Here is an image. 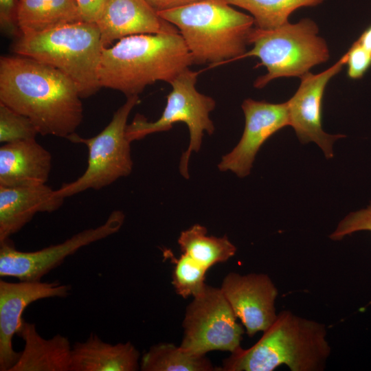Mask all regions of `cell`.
I'll return each mask as SVG.
<instances>
[{
  "mask_svg": "<svg viewBox=\"0 0 371 371\" xmlns=\"http://www.w3.org/2000/svg\"><path fill=\"white\" fill-rule=\"evenodd\" d=\"M76 84L58 69L17 55L0 58V102L27 117L42 135L67 137L83 118Z\"/></svg>",
  "mask_w": 371,
  "mask_h": 371,
  "instance_id": "6da1fadb",
  "label": "cell"
},
{
  "mask_svg": "<svg viewBox=\"0 0 371 371\" xmlns=\"http://www.w3.org/2000/svg\"><path fill=\"white\" fill-rule=\"evenodd\" d=\"M192 64L179 31L135 34L102 47L99 82L126 97L138 95L157 81L170 83Z\"/></svg>",
  "mask_w": 371,
  "mask_h": 371,
  "instance_id": "7a4b0ae2",
  "label": "cell"
},
{
  "mask_svg": "<svg viewBox=\"0 0 371 371\" xmlns=\"http://www.w3.org/2000/svg\"><path fill=\"white\" fill-rule=\"evenodd\" d=\"M330 352L325 324L283 311L254 345L232 352L220 370L273 371L285 365L291 371H322Z\"/></svg>",
  "mask_w": 371,
  "mask_h": 371,
  "instance_id": "3957f363",
  "label": "cell"
},
{
  "mask_svg": "<svg viewBox=\"0 0 371 371\" xmlns=\"http://www.w3.org/2000/svg\"><path fill=\"white\" fill-rule=\"evenodd\" d=\"M158 14L177 27L194 64L218 65L242 58L255 26L251 14L225 0H200Z\"/></svg>",
  "mask_w": 371,
  "mask_h": 371,
  "instance_id": "277c9868",
  "label": "cell"
},
{
  "mask_svg": "<svg viewBox=\"0 0 371 371\" xmlns=\"http://www.w3.org/2000/svg\"><path fill=\"white\" fill-rule=\"evenodd\" d=\"M102 45L95 23L80 21L33 34H21L11 46L17 55L47 64L69 77L81 98L100 88L98 71Z\"/></svg>",
  "mask_w": 371,
  "mask_h": 371,
  "instance_id": "5b68a950",
  "label": "cell"
},
{
  "mask_svg": "<svg viewBox=\"0 0 371 371\" xmlns=\"http://www.w3.org/2000/svg\"><path fill=\"white\" fill-rule=\"evenodd\" d=\"M252 48L243 58L256 57V67L267 69L265 75L255 80L254 86L261 89L271 80L282 77H298L315 65L326 62L330 52L326 41L319 35L317 23L308 18L295 23L289 22L274 29L254 27L249 38Z\"/></svg>",
  "mask_w": 371,
  "mask_h": 371,
  "instance_id": "8992f818",
  "label": "cell"
},
{
  "mask_svg": "<svg viewBox=\"0 0 371 371\" xmlns=\"http://www.w3.org/2000/svg\"><path fill=\"white\" fill-rule=\"evenodd\" d=\"M198 76L199 72L190 68L180 73L170 82L172 90L166 97L160 117L149 122L144 115L137 114L126 129V137L132 142L152 133L169 131L175 123H185L189 130L190 142L181 155L179 171L186 179L189 178L188 162L192 152L200 150L205 132L212 135L214 131L210 113L215 108L216 102L196 89Z\"/></svg>",
  "mask_w": 371,
  "mask_h": 371,
  "instance_id": "52a82bcc",
  "label": "cell"
},
{
  "mask_svg": "<svg viewBox=\"0 0 371 371\" xmlns=\"http://www.w3.org/2000/svg\"><path fill=\"white\" fill-rule=\"evenodd\" d=\"M138 102V95L127 97L109 124L93 137L84 138L76 133L67 137L71 142L87 146L88 164L79 178L55 190L58 196L65 199L89 189L98 190L131 174L133 165L131 142L126 137V129L129 114Z\"/></svg>",
  "mask_w": 371,
  "mask_h": 371,
  "instance_id": "ba28073f",
  "label": "cell"
},
{
  "mask_svg": "<svg viewBox=\"0 0 371 371\" xmlns=\"http://www.w3.org/2000/svg\"><path fill=\"white\" fill-rule=\"evenodd\" d=\"M220 288L206 284L187 306L180 346L198 355L214 350L233 352L238 349L244 333Z\"/></svg>",
  "mask_w": 371,
  "mask_h": 371,
  "instance_id": "9c48e42d",
  "label": "cell"
},
{
  "mask_svg": "<svg viewBox=\"0 0 371 371\" xmlns=\"http://www.w3.org/2000/svg\"><path fill=\"white\" fill-rule=\"evenodd\" d=\"M124 218L122 212L115 210L103 224L79 232L63 243L34 251L17 250L10 238L1 242L0 276L40 281L80 249L117 232Z\"/></svg>",
  "mask_w": 371,
  "mask_h": 371,
  "instance_id": "30bf717a",
  "label": "cell"
},
{
  "mask_svg": "<svg viewBox=\"0 0 371 371\" xmlns=\"http://www.w3.org/2000/svg\"><path fill=\"white\" fill-rule=\"evenodd\" d=\"M344 54L335 63L319 74L310 71L302 76L295 94L288 100L290 126L302 144L315 142L326 159L333 158L334 142L344 135L326 133L322 124V100L329 81L346 65Z\"/></svg>",
  "mask_w": 371,
  "mask_h": 371,
  "instance_id": "8fae6325",
  "label": "cell"
},
{
  "mask_svg": "<svg viewBox=\"0 0 371 371\" xmlns=\"http://www.w3.org/2000/svg\"><path fill=\"white\" fill-rule=\"evenodd\" d=\"M245 128L238 144L218 164L221 171H231L239 177L247 176L264 143L273 134L290 126L287 102L271 103L245 99L242 105Z\"/></svg>",
  "mask_w": 371,
  "mask_h": 371,
  "instance_id": "7c38bea8",
  "label": "cell"
},
{
  "mask_svg": "<svg viewBox=\"0 0 371 371\" xmlns=\"http://www.w3.org/2000/svg\"><path fill=\"white\" fill-rule=\"evenodd\" d=\"M71 286L58 281L51 282L0 280V370L10 371L21 352L13 348L12 339L19 330L25 308L37 300L67 297Z\"/></svg>",
  "mask_w": 371,
  "mask_h": 371,
  "instance_id": "4fadbf2b",
  "label": "cell"
},
{
  "mask_svg": "<svg viewBox=\"0 0 371 371\" xmlns=\"http://www.w3.org/2000/svg\"><path fill=\"white\" fill-rule=\"evenodd\" d=\"M220 289L249 337L265 331L276 319L278 291L268 275L231 272Z\"/></svg>",
  "mask_w": 371,
  "mask_h": 371,
  "instance_id": "5bb4252c",
  "label": "cell"
},
{
  "mask_svg": "<svg viewBox=\"0 0 371 371\" xmlns=\"http://www.w3.org/2000/svg\"><path fill=\"white\" fill-rule=\"evenodd\" d=\"M95 23L103 47L131 35L178 31L146 0H107Z\"/></svg>",
  "mask_w": 371,
  "mask_h": 371,
  "instance_id": "9a60e30c",
  "label": "cell"
},
{
  "mask_svg": "<svg viewBox=\"0 0 371 371\" xmlns=\"http://www.w3.org/2000/svg\"><path fill=\"white\" fill-rule=\"evenodd\" d=\"M64 200L46 184L0 186V243L19 232L37 213L57 210Z\"/></svg>",
  "mask_w": 371,
  "mask_h": 371,
  "instance_id": "2e32d148",
  "label": "cell"
},
{
  "mask_svg": "<svg viewBox=\"0 0 371 371\" xmlns=\"http://www.w3.org/2000/svg\"><path fill=\"white\" fill-rule=\"evenodd\" d=\"M52 161L51 153L36 139L4 144L0 148V186L46 184Z\"/></svg>",
  "mask_w": 371,
  "mask_h": 371,
  "instance_id": "e0dca14e",
  "label": "cell"
},
{
  "mask_svg": "<svg viewBox=\"0 0 371 371\" xmlns=\"http://www.w3.org/2000/svg\"><path fill=\"white\" fill-rule=\"evenodd\" d=\"M140 353L131 341L111 344L91 333L71 348L69 371H137Z\"/></svg>",
  "mask_w": 371,
  "mask_h": 371,
  "instance_id": "ac0fdd59",
  "label": "cell"
},
{
  "mask_svg": "<svg viewBox=\"0 0 371 371\" xmlns=\"http://www.w3.org/2000/svg\"><path fill=\"white\" fill-rule=\"evenodd\" d=\"M16 335L24 348L10 371H69L72 346L67 337L56 334L45 339L34 324L25 320Z\"/></svg>",
  "mask_w": 371,
  "mask_h": 371,
  "instance_id": "d6986e66",
  "label": "cell"
},
{
  "mask_svg": "<svg viewBox=\"0 0 371 371\" xmlns=\"http://www.w3.org/2000/svg\"><path fill=\"white\" fill-rule=\"evenodd\" d=\"M80 21L76 0H19V25L22 34L42 33Z\"/></svg>",
  "mask_w": 371,
  "mask_h": 371,
  "instance_id": "ffe728a7",
  "label": "cell"
},
{
  "mask_svg": "<svg viewBox=\"0 0 371 371\" xmlns=\"http://www.w3.org/2000/svg\"><path fill=\"white\" fill-rule=\"evenodd\" d=\"M205 227L195 224L181 232L178 244L186 254L207 268L224 262L234 256L236 247L227 236H207Z\"/></svg>",
  "mask_w": 371,
  "mask_h": 371,
  "instance_id": "44dd1931",
  "label": "cell"
},
{
  "mask_svg": "<svg viewBox=\"0 0 371 371\" xmlns=\"http://www.w3.org/2000/svg\"><path fill=\"white\" fill-rule=\"evenodd\" d=\"M142 371L214 370L205 355L189 352L180 346L161 343L152 346L140 359Z\"/></svg>",
  "mask_w": 371,
  "mask_h": 371,
  "instance_id": "7402d4cb",
  "label": "cell"
},
{
  "mask_svg": "<svg viewBox=\"0 0 371 371\" xmlns=\"http://www.w3.org/2000/svg\"><path fill=\"white\" fill-rule=\"evenodd\" d=\"M253 16L255 27L270 30L289 22V16L302 7L315 6L324 0H225Z\"/></svg>",
  "mask_w": 371,
  "mask_h": 371,
  "instance_id": "603a6c76",
  "label": "cell"
},
{
  "mask_svg": "<svg viewBox=\"0 0 371 371\" xmlns=\"http://www.w3.org/2000/svg\"><path fill=\"white\" fill-rule=\"evenodd\" d=\"M172 261L175 268L172 284L176 293L183 298L201 293L206 286L205 278L208 269L186 254L178 258H172Z\"/></svg>",
  "mask_w": 371,
  "mask_h": 371,
  "instance_id": "cb8c5ba5",
  "label": "cell"
},
{
  "mask_svg": "<svg viewBox=\"0 0 371 371\" xmlns=\"http://www.w3.org/2000/svg\"><path fill=\"white\" fill-rule=\"evenodd\" d=\"M38 131L26 116L0 102V142L3 144L35 139Z\"/></svg>",
  "mask_w": 371,
  "mask_h": 371,
  "instance_id": "d4e9b609",
  "label": "cell"
},
{
  "mask_svg": "<svg viewBox=\"0 0 371 371\" xmlns=\"http://www.w3.org/2000/svg\"><path fill=\"white\" fill-rule=\"evenodd\" d=\"M360 231L371 232V203L366 207L346 215L329 238L333 240H341L345 236Z\"/></svg>",
  "mask_w": 371,
  "mask_h": 371,
  "instance_id": "484cf974",
  "label": "cell"
},
{
  "mask_svg": "<svg viewBox=\"0 0 371 371\" xmlns=\"http://www.w3.org/2000/svg\"><path fill=\"white\" fill-rule=\"evenodd\" d=\"M345 54L348 76L361 79L371 67V53L356 41Z\"/></svg>",
  "mask_w": 371,
  "mask_h": 371,
  "instance_id": "4316f807",
  "label": "cell"
},
{
  "mask_svg": "<svg viewBox=\"0 0 371 371\" xmlns=\"http://www.w3.org/2000/svg\"><path fill=\"white\" fill-rule=\"evenodd\" d=\"M19 0H0V27L6 35L16 38L21 36L19 25Z\"/></svg>",
  "mask_w": 371,
  "mask_h": 371,
  "instance_id": "83f0119b",
  "label": "cell"
},
{
  "mask_svg": "<svg viewBox=\"0 0 371 371\" xmlns=\"http://www.w3.org/2000/svg\"><path fill=\"white\" fill-rule=\"evenodd\" d=\"M81 19L95 23L100 17L107 0H76Z\"/></svg>",
  "mask_w": 371,
  "mask_h": 371,
  "instance_id": "f1b7e54d",
  "label": "cell"
},
{
  "mask_svg": "<svg viewBox=\"0 0 371 371\" xmlns=\"http://www.w3.org/2000/svg\"><path fill=\"white\" fill-rule=\"evenodd\" d=\"M150 5L158 13L180 8L193 3L200 0H146Z\"/></svg>",
  "mask_w": 371,
  "mask_h": 371,
  "instance_id": "f546056e",
  "label": "cell"
},
{
  "mask_svg": "<svg viewBox=\"0 0 371 371\" xmlns=\"http://www.w3.org/2000/svg\"><path fill=\"white\" fill-rule=\"evenodd\" d=\"M357 41L371 53V25L365 30Z\"/></svg>",
  "mask_w": 371,
  "mask_h": 371,
  "instance_id": "4dcf8cb0",
  "label": "cell"
}]
</instances>
